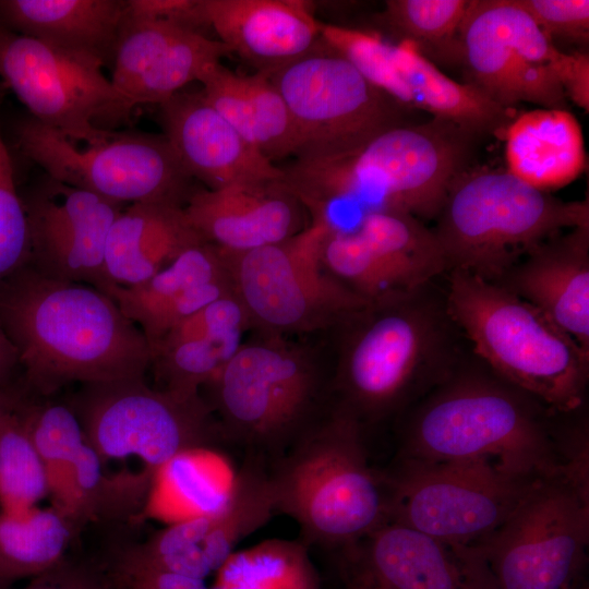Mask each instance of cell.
Here are the masks:
<instances>
[{
    "instance_id": "34",
    "label": "cell",
    "mask_w": 589,
    "mask_h": 589,
    "mask_svg": "<svg viewBox=\"0 0 589 589\" xmlns=\"http://www.w3.org/2000/svg\"><path fill=\"white\" fill-rule=\"evenodd\" d=\"M216 575L214 589H321L306 544L287 539L235 551Z\"/></svg>"
},
{
    "instance_id": "2",
    "label": "cell",
    "mask_w": 589,
    "mask_h": 589,
    "mask_svg": "<svg viewBox=\"0 0 589 589\" xmlns=\"http://www.w3.org/2000/svg\"><path fill=\"white\" fill-rule=\"evenodd\" d=\"M0 324L43 396L74 382L143 378L151 366L146 338L107 293L25 264L0 278Z\"/></svg>"
},
{
    "instance_id": "32",
    "label": "cell",
    "mask_w": 589,
    "mask_h": 589,
    "mask_svg": "<svg viewBox=\"0 0 589 589\" xmlns=\"http://www.w3.org/2000/svg\"><path fill=\"white\" fill-rule=\"evenodd\" d=\"M76 527L58 507L0 509V575L34 578L65 558Z\"/></svg>"
},
{
    "instance_id": "46",
    "label": "cell",
    "mask_w": 589,
    "mask_h": 589,
    "mask_svg": "<svg viewBox=\"0 0 589 589\" xmlns=\"http://www.w3.org/2000/svg\"><path fill=\"white\" fill-rule=\"evenodd\" d=\"M11 585H12L11 581H9L8 579H5L4 577L0 575V589H10Z\"/></svg>"
},
{
    "instance_id": "13",
    "label": "cell",
    "mask_w": 589,
    "mask_h": 589,
    "mask_svg": "<svg viewBox=\"0 0 589 589\" xmlns=\"http://www.w3.org/2000/svg\"><path fill=\"white\" fill-rule=\"evenodd\" d=\"M290 113L294 158L350 152L401 123V105L369 83L320 37L303 56L267 74Z\"/></svg>"
},
{
    "instance_id": "39",
    "label": "cell",
    "mask_w": 589,
    "mask_h": 589,
    "mask_svg": "<svg viewBox=\"0 0 589 589\" xmlns=\"http://www.w3.org/2000/svg\"><path fill=\"white\" fill-rule=\"evenodd\" d=\"M553 41L560 38L587 44L589 38L588 0H515Z\"/></svg>"
},
{
    "instance_id": "29",
    "label": "cell",
    "mask_w": 589,
    "mask_h": 589,
    "mask_svg": "<svg viewBox=\"0 0 589 589\" xmlns=\"http://www.w3.org/2000/svg\"><path fill=\"white\" fill-rule=\"evenodd\" d=\"M504 130L506 170L538 190L560 189L586 168L581 128L567 109L527 111Z\"/></svg>"
},
{
    "instance_id": "17",
    "label": "cell",
    "mask_w": 589,
    "mask_h": 589,
    "mask_svg": "<svg viewBox=\"0 0 589 589\" xmlns=\"http://www.w3.org/2000/svg\"><path fill=\"white\" fill-rule=\"evenodd\" d=\"M23 205L36 269L99 290L109 285L106 244L121 204L49 178Z\"/></svg>"
},
{
    "instance_id": "8",
    "label": "cell",
    "mask_w": 589,
    "mask_h": 589,
    "mask_svg": "<svg viewBox=\"0 0 589 589\" xmlns=\"http://www.w3.org/2000/svg\"><path fill=\"white\" fill-rule=\"evenodd\" d=\"M435 219L447 272L493 283L546 240L589 225V203L560 200L507 170L466 169Z\"/></svg>"
},
{
    "instance_id": "43",
    "label": "cell",
    "mask_w": 589,
    "mask_h": 589,
    "mask_svg": "<svg viewBox=\"0 0 589 589\" xmlns=\"http://www.w3.org/2000/svg\"><path fill=\"white\" fill-rule=\"evenodd\" d=\"M566 98L588 111L589 109V57L588 53L576 51L568 56L558 76Z\"/></svg>"
},
{
    "instance_id": "48",
    "label": "cell",
    "mask_w": 589,
    "mask_h": 589,
    "mask_svg": "<svg viewBox=\"0 0 589 589\" xmlns=\"http://www.w3.org/2000/svg\"><path fill=\"white\" fill-rule=\"evenodd\" d=\"M1 142H3V140H2V136H1V132H0V143H1Z\"/></svg>"
},
{
    "instance_id": "3",
    "label": "cell",
    "mask_w": 589,
    "mask_h": 589,
    "mask_svg": "<svg viewBox=\"0 0 589 589\" xmlns=\"http://www.w3.org/2000/svg\"><path fill=\"white\" fill-rule=\"evenodd\" d=\"M332 402L364 426L399 417L464 358L434 281L371 302L334 330Z\"/></svg>"
},
{
    "instance_id": "42",
    "label": "cell",
    "mask_w": 589,
    "mask_h": 589,
    "mask_svg": "<svg viewBox=\"0 0 589 589\" xmlns=\"http://www.w3.org/2000/svg\"><path fill=\"white\" fill-rule=\"evenodd\" d=\"M22 589H110L98 568L64 558L49 570L31 578Z\"/></svg>"
},
{
    "instance_id": "47",
    "label": "cell",
    "mask_w": 589,
    "mask_h": 589,
    "mask_svg": "<svg viewBox=\"0 0 589 589\" xmlns=\"http://www.w3.org/2000/svg\"><path fill=\"white\" fill-rule=\"evenodd\" d=\"M566 589H588V588H574L573 586L572 587H568Z\"/></svg>"
},
{
    "instance_id": "22",
    "label": "cell",
    "mask_w": 589,
    "mask_h": 589,
    "mask_svg": "<svg viewBox=\"0 0 589 589\" xmlns=\"http://www.w3.org/2000/svg\"><path fill=\"white\" fill-rule=\"evenodd\" d=\"M101 291L141 329L149 350L181 321L233 294L225 261L219 250L207 242L185 250L142 284H110Z\"/></svg>"
},
{
    "instance_id": "25",
    "label": "cell",
    "mask_w": 589,
    "mask_h": 589,
    "mask_svg": "<svg viewBox=\"0 0 589 589\" xmlns=\"http://www.w3.org/2000/svg\"><path fill=\"white\" fill-rule=\"evenodd\" d=\"M249 329L247 312L235 294L181 321L151 349L160 389L183 398L201 396V388L233 357Z\"/></svg>"
},
{
    "instance_id": "36",
    "label": "cell",
    "mask_w": 589,
    "mask_h": 589,
    "mask_svg": "<svg viewBox=\"0 0 589 589\" xmlns=\"http://www.w3.org/2000/svg\"><path fill=\"white\" fill-rule=\"evenodd\" d=\"M320 37L369 83L402 107L413 108L410 92L394 64L392 44L372 32L324 23L320 25Z\"/></svg>"
},
{
    "instance_id": "26",
    "label": "cell",
    "mask_w": 589,
    "mask_h": 589,
    "mask_svg": "<svg viewBox=\"0 0 589 589\" xmlns=\"http://www.w3.org/2000/svg\"><path fill=\"white\" fill-rule=\"evenodd\" d=\"M189 223L183 205L133 203L115 219L106 244L108 284L131 287L167 267L185 250L204 243Z\"/></svg>"
},
{
    "instance_id": "33",
    "label": "cell",
    "mask_w": 589,
    "mask_h": 589,
    "mask_svg": "<svg viewBox=\"0 0 589 589\" xmlns=\"http://www.w3.org/2000/svg\"><path fill=\"white\" fill-rule=\"evenodd\" d=\"M49 496L22 397L0 389V509L22 510Z\"/></svg>"
},
{
    "instance_id": "1",
    "label": "cell",
    "mask_w": 589,
    "mask_h": 589,
    "mask_svg": "<svg viewBox=\"0 0 589 589\" xmlns=\"http://www.w3.org/2000/svg\"><path fill=\"white\" fill-rule=\"evenodd\" d=\"M399 418L398 460L482 462L572 481L589 472L584 420L549 409L476 354L464 357Z\"/></svg>"
},
{
    "instance_id": "31",
    "label": "cell",
    "mask_w": 589,
    "mask_h": 589,
    "mask_svg": "<svg viewBox=\"0 0 589 589\" xmlns=\"http://www.w3.org/2000/svg\"><path fill=\"white\" fill-rule=\"evenodd\" d=\"M354 230L408 290L432 283L447 272L433 230L411 214L369 211Z\"/></svg>"
},
{
    "instance_id": "10",
    "label": "cell",
    "mask_w": 589,
    "mask_h": 589,
    "mask_svg": "<svg viewBox=\"0 0 589 589\" xmlns=\"http://www.w3.org/2000/svg\"><path fill=\"white\" fill-rule=\"evenodd\" d=\"M333 227L326 217L314 216L303 230L277 243L240 253L219 250L251 329L284 337L335 330L370 303L323 263Z\"/></svg>"
},
{
    "instance_id": "44",
    "label": "cell",
    "mask_w": 589,
    "mask_h": 589,
    "mask_svg": "<svg viewBox=\"0 0 589 589\" xmlns=\"http://www.w3.org/2000/svg\"><path fill=\"white\" fill-rule=\"evenodd\" d=\"M16 363H19L16 349L0 324V389L4 387Z\"/></svg>"
},
{
    "instance_id": "21",
    "label": "cell",
    "mask_w": 589,
    "mask_h": 589,
    "mask_svg": "<svg viewBox=\"0 0 589 589\" xmlns=\"http://www.w3.org/2000/svg\"><path fill=\"white\" fill-rule=\"evenodd\" d=\"M183 209L205 242L229 253L277 243L308 226L306 208L283 180L199 190Z\"/></svg>"
},
{
    "instance_id": "38",
    "label": "cell",
    "mask_w": 589,
    "mask_h": 589,
    "mask_svg": "<svg viewBox=\"0 0 589 589\" xmlns=\"http://www.w3.org/2000/svg\"><path fill=\"white\" fill-rule=\"evenodd\" d=\"M29 236L23 201L17 194L10 154L0 143V278L24 265Z\"/></svg>"
},
{
    "instance_id": "12",
    "label": "cell",
    "mask_w": 589,
    "mask_h": 589,
    "mask_svg": "<svg viewBox=\"0 0 589 589\" xmlns=\"http://www.w3.org/2000/svg\"><path fill=\"white\" fill-rule=\"evenodd\" d=\"M21 152L50 179L109 201L182 205L191 177L164 135L112 133L80 148L32 117L15 127Z\"/></svg>"
},
{
    "instance_id": "11",
    "label": "cell",
    "mask_w": 589,
    "mask_h": 589,
    "mask_svg": "<svg viewBox=\"0 0 589 589\" xmlns=\"http://www.w3.org/2000/svg\"><path fill=\"white\" fill-rule=\"evenodd\" d=\"M389 520L434 538L479 545L513 514L542 479L482 462L394 459L383 470Z\"/></svg>"
},
{
    "instance_id": "24",
    "label": "cell",
    "mask_w": 589,
    "mask_h": 589,
    "mask_svg": "<svg viewBox=\"0 0 589 589\" xmlns=\"http://www.w3.org/2000/svg\"><path fill=\"white\" fill-rule=\"evenodd\" d=\"M208 27L231 52L271 74L320 39L312 5L302 0H204Z\"/></svg>"
},
{
    "instance_id": "19",
    "label": "cell",
    "mask_w": 589,
    "mask_h": 589,
    "mask_svg": "<svg viewBox=\"0 0 589 589\" xmlns=\"http://www.w3.org/2000/svg\"><path fill=\"white\" fill-rule=\"evenodd\" d=\"M387 589H497L479 545L444 541L388 520L349 556Z\"/></svg>"
},
{
    "instance_id": "30",
    "label": "cell",
    "mask_w": 589,
    "mask_h": 589,
    "mask_svg": "<svg viewBox=\"0 0 589 589\" xmlns=\"http://www.w3.org/2000/svg\"><path fill=\"white\" fill-rule=\"evenodd\" d=\"M394 64L408 87L412 107L435 119L453 123L478 136L505 129L513 120L500 106L472 84H461L437 69L411 41L392 45Z\"/></svg>"
},
{
    "instance_id": "14",
    "label": "cell",
    "mask_w": 589,
    "mask_h": 589,
    "mask_svg": "<svg viewBox=\"0 0 589 589\" xmlns=\"http://www.w3.org/2000/svg\"><path fill=\"white\" fill-rule=\"evenodd\" d=\"M589 541V488L540 480L482 549L497 589H566Z\"/></svg>"
},
{
    "instance_id": "6",
    "label": "cell",
    "mask_w": 589,
    "mask_h": 589,
    "mask_svg": "<svg viewBox=\"0 0 589 589\" xmlns=\"http://www.w3.org/2000/svg\"><path fill=\"white\" fill-rule=\"evenodd\" d=\"M450 317L497 375L557 412L586 402L589 353L542 311L503 287L447 272Z\"/></svg>"
},
{
    "instance_id": "16",
    "label": "cell",
    "mask_w": 589,
    "mask_h": 589,
    "mask_svg": "<svg viewBox=\"0 0 589 589\" xmlns=\"http://www.w3.org/2000/svg\"><path fill=\"white\" fill-rule=\"evenodd\" d=\"M458 56L472 85L506 109L519 103L567 109L558 73L568 53L515 0H471L458 32Z\"/></svg>"
},
{
    "instance_id": "41",
    "label": "cell",
    "mask_w": 589,
    "mask_h": 589,
    "mask_svg": "<svg viewBox=\"0 0 589 589\" xmlns=\"http://www.w3.org/2000/svg\"><path fill=\"white\" fill-rule=\"evenodd\" d=\"M130 20L171 24L202 33L208 27L204 0H127Z\"/></svg>"
},
{
    "instance_id": "37",
    "label": "cell",
    "mask_w": 589,
    "mask_h": 589,
    "mask_svg": "<svg viewBox=\"0 0 589 589\" xmlns=\"http://www.w3.org/2000/svg\"><path fill=\"white\" fill-rule=\"evenodd\" d=\"M469 4V0H388L385 19L419 49L429 46L458 55V32Z\"/></svg>"
},
{
    "instance_id": "23",
    "label": "cell",
    "mask_w": 589,
    "mask_h": 589,
    "mask_svg": "<svg viewBox=\"0 0 589 589\" xmlns=\"http://www.w3.org/2000/svg\"><path fill=\"white\" fill-rule=\"evenodd\" d=\"M493 284L538 308L589 353V225L546 240Z\"/></svg>"
},
{
    "instance_id": "35",
    "label": "cell",
    "mask_w": 589,
    "mask_h": 589,
    "mask_svg": "<svg viewBox=\"0 0 589 589\" xmlns=\"http://www.w3.org/2000/svg\"><path fill=\"white\" fill-rule=\"evenodd\" d=\"M25 417L56 506L65 493L72 465L86 442L82 424L71 407L48 401H25Z\"/></svg>"
},
{
    "instance_id": "27",
    "label": "cell",
    "mask_w": 589,
    "mask_h": 589,
    "mask_svg": "<svg viewBox=\"0 0 589 589\" xmlns=\"http://www.w3.org/2000/svg\"><path fill=\"white\" fill-rule=\"evenodd\" d=\"M124 12L122 0H0V25L106 64Z\"/></svg>"
},
{
    "instance_id": "9",
    "label": "cell",
    "mask_w": 589,
    "mask_h": 589,
    "mask_svg": "<svg viewBox=\"0 0 589 589\" xmlns=\"http://www.w3.org/2000/svg\"><path fill=\"white\" fill-rule=\"evenodd\" d=\"M71 408L104 467L118 464L112 477L146 495L152 485L133 476L131 462L155 479L177 456L224 441L202 396L183 398L155 389L144 377L84 385Z\"/></svg>"
},
{
    "instance_id": "20",
    "label": "cell",
    "mask_w": 589,
    "mask_h": 589,
    "mask_svg": "<svg viewBox=\"0 0 589 589\" xmlns=\"http://www.w3.org/2000/svg\"><path fill=\"white\" fill-rule=\"evenodd\" d=\"M159 119L189 176L207 189L283 180L281 169L244 140L201 91L179 92L159 104Z\"/></svg>"
},
{
    "instance_id": "4",
    "label": "cell",
    "mask_w": 589,
    "mask_h": 589,
    "mask_svg": "<svg viewBox=\"0 0 589 589\" xmlns=\"http://www.w3.org/2000/svg\"><path fill=\"white\" fill-rule=\"evenodd\" d=\"M473 137L435 118L401 122L350 152L293 158L279 168L311 217L325 216L332 204L354 202L365 212L390 209L435 219L450 184L466 170Z\"/></svg>"
},
{
    "instance_id": "5",
    "label": "cell",
    "mask_w": 589,
    "mask_h": 589,
    "mask_svg": "<svg viewBox=\"0 0 589 589\" xmlns=\"http://www.w3.org/2000/svg\"><path fill=\"white\" fill-rule=\"evenodd\" d=\"M365 426L332 401L272 462L277 512L300 527L305 544L339 549L358 544L389 520L383 470L370 464Z\"/></svg>"
},
{
    "instance_id": "28",
    "label": "cell",
    "mask_w": 589,
    "mask_h": 589,
    "mask_svg": "<svg viewBox=\"0 0 589 589\" xmlns=\"http://www.w3.org/2000/svg\"><path fill=\"white\" fill-rule=\"evenodd\" d=\"M199 82L205 100L271 161L294 158L296 130L285 100L267 74L241 75L219 62Z\"/></svg>"
},
{
    "instance_id": "40",
    "label": "cell",
    "mask_w": 589,
    "mask_h": 589,
    "mask_svg": "<svg viewBox=\"0 0 589 589\" xmlns=\"http://www.w3.org/2000/svg\"><path fill=\"white\" fill-rule=\"evenodd\" d=\"M103 573L110 589H214L204 580L140 563L120 551Z\"/></svg>"
},
{
    "instance_id": "7",
    "label": "cell",
    "mask_w": 589,
    "mask_h": 589,
    "mask_svg": "<svg viewBox=\"0 0 589 589\" xmlns=\"http://www.w3.org/2000/svg\"><path fill=\"white\" fill-rule=\"evenodd\" d=\"M224 441L273 461L330 404V371L311 345L254 332L206 385Z\"/></svg>"
},
{
    "instance_id": "15",
    "label": "cell",
    "mask_w": 589,
    "mask_h": 589,
    "mask_svg": "<svg viewBox=\"0 0 589 589\" xmlns=\"http://www.w3.org/2000/svg\"><path fill=\"white\" fill-rule=\"evenodd\" d=\"M104 65L0 25V80L33 119L75 143L105 141L113 132L98 123L131 112L104 74Z\"/></svg>"
},
{
    "instance_id": "45",
    "label": "cell",
    "mask_w": 589,
    "mask_h": 589,
    "mask_svg": "<svg viewBox=\"0 0 589 589\" xmlns=\"http://www.w3.org/2000/svg\"><path fill=\"white\" fill-rule=\"evenodd\" d=\"M353 589H387V588L376 582L375 580L371 579L370 577L359 574V577L356 581V586Z\"/></svg>"
},
{
    "instance_id": "18",
    "label": "cell",
    "mask_w": 589,
    "mask_h": 589,
    "mask_svg": "<svg viewBox=\"0 0 589 589\" xmlns=\"http://www.w3.org/2000/svg\"><path fill=\"white\" fill-rule=\"evenodd\" d=\"M231 53L227 45L205 34L124 16L110 81L131 111L139 105L164 103Z\"/></svg>"
}]
</instances>
